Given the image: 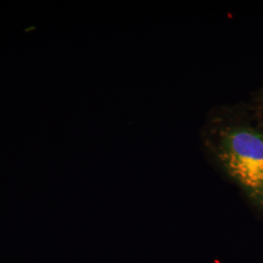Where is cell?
Returning <instances> with one entry per match:
<instances>
[{
	"label": "cell",
	"instance_id": "1",
	"mask_svg": "<svg viewBox=\"0 0 263 263\" xmlns=\"http://www.w3.org/2000/svg\"><path fill=\"white\" fill-rule=\"evenodd\" d=\"M216 155L226 173L263 209V135L237 127L222 133Z\"/></svg>",
	"mask_w": 263,
	"mask_h": 263
}]
</instances>
